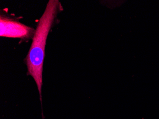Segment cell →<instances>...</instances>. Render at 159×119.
Segmentation results:
<instances>
[{
  "instance_id": "obj_1",
  "label": "cell",
  "mask_w": 159,
  "mask_h": 119,
  "mask_svg": "<svg viewBox=\"0 0 159 119\" xmlns=\"http://www.w3.org/2000/svg\"><path fill=\"white\" fill-rule=\"evenodd\" d=\"M58 0H50L34 34L33 42L26 58L28 73L33 77L38 87L42 101L43 65L47 37L60 9Z\"/></svg>"
},
{
  "instance_id": "obj_2",
  "label": "cell",
  "mask_w": 159,
  "mask_h": 119,
  "mask_svg": "<svg viewBox=\"0 0 159 119\" xmlns=\"http://www.w3.org/2000/svg\"><path fill=\"white\" fill-rule=\"evenodd\" d=\"M35 30L11 18L1 16L0 36L8 38L27 39L34 35Z\"/></svg>"
}]
</instances>
